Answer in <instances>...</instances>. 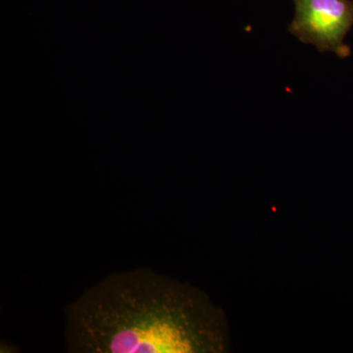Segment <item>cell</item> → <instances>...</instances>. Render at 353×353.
I'll return each instance as SVG.
<instances>
[{
	"mask_svg": "<svg viewBox=\"0 0 353 353\" xmlns=\"http://www.w3.org/2000/svg\"><path fill=\"white\" fill-rule=\"evenodd\" d=\"M73 353H223L224 311L192 285L148 268L112 273L67 306Z\"/></svg>",
	"mask_w": 353,
	"mask_h": 353,
	"instance_id": "cell-1",
	"label": "cell"
},
{
	"mask_svg": "<svg viewBox=\"0 0 353 353\" xmlns=\"http://www.w3.org/2000/svg\"><path fill=\"white\" fill-rule=\"evenodd\" d=\"M294 3L290 34L321 52L350 57L345 38L353 27V0H294Z\"/></svg>",
	"mask_w": 353,
	"mask_h": 353,
	"instance_id": "cell-2",
	"label": "cell"
}]
</instances>
